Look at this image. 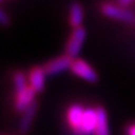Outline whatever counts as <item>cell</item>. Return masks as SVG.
<instances>
[{
	"label": "cell",
	"instance_id": "cell-6",
	"mask_svg": "<svg viewBox=\"0 0 135 135\" xmlns=\"http://www.w3.org/2000/svg\"><path fill=\"white\" fill-rule=\"evenodd\" d=\"M36 91L30 85L25 90L16 94V100H14V109L17 112H25L33 102H35Z\"/></svg>",
	"mask_w": 135,
	"mask_h": 135
},
{
	"label": "cell",
	"instance_id": "cell-9",
	"mask_svg": "<svg viewBox=\"0 0 135 135\" xmlns=\"http://www.w3.org/2000/svg\"><path fill=\"white\" fill-rule=\"evenodd\" d=\"M37 107H38V103L35 101V102L24 112L23 116H21V120H20V123H19V132L23 135H25L30 131V126H31V123H32V120L36 115V112H37Z\"/></svg>",
	"mask_w": 135,
	"mask_h": 135
},
{
	"label": "cell",
	"instance_id": "cell-3",
	"mask_svg": "<svg viewBox=\"0 0 135 135\" xmlns=\"http://www.w3.org/2000/svg\"><path fill=\"white\" fill-rule=\"evenodd\" d=\"M70 70L76 76L81 77L82 79L89 82V83H96L98 79L97 74L95 72V70L89 65L85 61H83V59H78V58L74 59Z\"/></svg>",
	"mask_w": 135,
	"mask_h": 135
},
{
	"label": "cell",
	"instance_id": "cell-14",
	"mask_svg": "<svg viewBox=\"0 0 135 135\" xmlns=\"http://www.w3.org/2000/svg\"><path fill=\"white\" fill-rule=\"evenodd\" d=\"M132 1H133V0H117V2H119V6L124 7V8H126V6H128L129 4H132Z\"/></svg>",
	"mask_w": 135,
	"mask_h": 135
},
{
	"label": "cell",
	"instance_id": "cell-10",
	"mask_svg": "<svg viewBox=\"0 0 135 135\" xmlns=\"http://www.w3.org/2000/svg\"><path fill=\"white\" fill-rule=\"evenodd\" d=\"M96 113H97V122L94 135H110L105 109L103 107H96Z\"/></svg>",
	"mask_w": 135,
	"mask_h": 135
},
{
	"label": "cell",
	"instance_id": "cell-13",
	"mask_svg": "<svg viewBox=\"0 0 135 135\" xmlns=\"http://www.w3.org/2000/svg\"><path fill=\"white\" fill-rule=\"evenodd\" d=\"M0 21H1L2 26H7V25H8V23H9V19L7 18L6 13H5L4 11L0 12Z\"/></svg>",
	"mask_w": 135,
	"mask_h": 135
},
{
	"label": "cell",
	"instance_id": "cell-5",
	"mask_svg": "<svg viewBox=\"0 0 135 135\" xmlns=\"http://www.w3.org/2000/svg\"><path fill=\"white\" fill-rule=\"evenodd\" d=\"M72 61H74L72 58H70L69 56L64 55V56L57 57V58L49 61L43 66V69H44L46 75H57L62 71H65L66 69H70Z\"/></svg>",
	"mask_w": 135,
	"mask_h": 135
},
{
	"label": "cell",
	"instance_id": "cell-4",
	"mask_svg": "<svg viewBox=\"0 0 135 135\" xmlns=\"http://www.w3.org/2000/svg\"><path fill=\"white\" fill-rule=\"evenodd\" d=\"M84 110H85V108H83L82 105L72 104V105H70L66 112L68 124L70 126V128L75 133V135H79V132H81Z\"/></svg>",
	"mask_w": 135,
	"mask_h": 135
},
{
	"label": "cell",
	"instance_id": "cell-2",
	"mask_svg": "<svg viewBox=\"0 0 135 135\" xmlns=\"http://www.w3.org/2000/svg\"><path fill=\"white\" fill-rule=\"evenodd\" d=\"M84 39H85V30H84V27L81 26V27L74 28L65 46L66 56H69L72 59H76V57L78 56L79 51L82 49Z\"/></svg>",
	"mask_w": 135,
	"mask_h": 135
},
{
	"label": "cell",
	"instance_id": "cell-8",
	"mask_svg": "<svg viewBox=\"0 0 135 135\" xmlns=\"http://www.w3.org/2000/svg\"><path fill=\"white\" fill-rule=\"evenodd\" d=\"M96 122H97L96 108H85L79 135H90V134L95 133Z\"/></svg>",
	"mask_w": 135,
	"mask_h": 135
},
{
	"label": "cell",
	"instance_id": "cell-15",
	"mask_svg": "<svg viewBox=\"0 0 135 135\" xmlns=\"http://www.w3.org/2000/svg\"><path fill=\"white\" fill-rule=\"evenodd\" d=\"M127 135H135V124H132L127 128Z\"/></svg>",
	"mask_w": 135,
	"mask_h": 135
},
{
	"label": "cell",
	"instance_id": "cell-7",
	"mask_svg": "<svg viewBox=\"0 0 135 135\" xmlns=\"http://www.w3.org/2000/svg\"><path fill=\"white\" fill-rule=\"evenodd\" d=\"M45 71L42 66H35L28 72V85L36 91L42 93L45 86Z\"/></svg>",
	"mask_w": 135,
	"mask_h": 135
},
{
	"label": "cell",
	"instance_id": "cell-11",
	"mask_svg": "<svg viewBox=\"0 0 135 135\" xmlns=\"http://www.w3.org/2000/svg\"><path fill=\"white\" fill-rule=\"evenodd\" d=\"M83 21V7L79 2L74 1L69 11V23L74 28L81 27Z\"/></svg>",
	"mask_w": 135,
	"mask_h": 135
},
{
	"label": "cell",
	"instance_id": "cell-1",
	"mask_svg": "<svg viewBox=\"0 0 135 135\" xmlns=\"http://www.w3.org/2000/svg\"><path fill=\"white\" fill-rule=\"evenodd\" d=\"M101 12L103 16L108 17L110 19H115V20L124 21L128 24H134L135 23V14L131 12L129 9L121 7L119 5H114L110 2H104L101 5L100 7Z\"/></svg>",
	"mask_w": 135,
	"mask_h": 135
},
{
	"label": "cell",
	"instance_id": "cell-16",
	"mask_svg": "<svg viewBox=\"0 0 135 135\" xmlns=\"http://www.w3.org/2000/svg\"><path fill=\"white\" fill-rule=\"evenodd\" d=\"M1 1H4V0H1Z\"/></svg>",
	"mask_w": 135,
	"mask_h": 135
},
{
	"label": "cell",
	"instance_id": "cell-12",
	"mask_svg": "<svg viewBox=\"0 0 135 135\" xmlns=\"http://www.w3.org/2000/svg\"><path fill=\"white\" fill-rule=\"evenodd\" d=\"M13 84H14V89H16V94L20 93V91L25 90L27 88V79H26V76L24 75V72L21 71H16L13 74Z\"/></svg>",
	"mask_w": 135,
	"mask_h": 135
}]
</instances>
